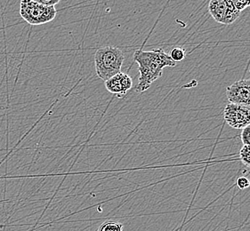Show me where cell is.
Wrapping results in <instances>:
<instances>
[{
    "mask_svg": "<svg viewBox=\"0 0 250 231\" xmlns=\"http://www.w3.org/2000/svg\"><path fill=\"white\" fill-rule=\"evenodd\" d=\"M134 60L138 64L139 78L135 91L142 94L148 90L151 84L162 77L166 67H175L174 60L162 49L144 51L139 49L135 52Z\"/></svg>",
    "mask_w": 250,
    "mask_h": 231,
    "instance_id": "6da1fadb",
    "label": "cell"
},
{
    "mask_svg": "<svg viewBox=\"0 0 250 231\" xmlns=\"http://www.w3.org/2000/svg\"><path fill=\"white\" fill-rule=\"evenodd\" d=\"M125 56L119 47L112 45L100 47L95 54L96 74L102 80H109L121 72Z\"/></svg>",
    "mask_w": 250,
    "mask_h": 231,
    "instance_id": "7a4b0ae2",
    "label": "cell"
},
{
    "mask_svg": "<svg viewBox=\"0 0 250 231\" xmlns=\"http://www.w3.org/2000/svg\"><path fill=\"white\" fill-rule=\"evenodd\" d=\"M57 11L55 6H45L37 0L20 2V15L30 25H42L55 19Z\"/></svg>",
    "mask_w": 250,
    "mask_h": 231,
    "instance_id": "3957f363",
    "label": "cell"
},
{
    "mask_svg": "<svg viewBox=\"0 0 250 231\" xmlns=\"http://www.w3.org/2000/svg\"><path fill=\"white\" fill-rule=\"evenodd\" d=\"M224 118L231 128L243 129L250 125V108L229 103L224 111Z\"/></svg>",
    "mask_w": 250,
    "mask_h": 231,
    "instance_id": "277c9868",
    "label": "cell"
},
{
    "mask_svg": "<svg viewBox=\"0 0 250 231\" xmlns=\"http://www.w3.org/2000/svg\"><path fill=\"white\" fill-rule=\"evenodd\" d=\"M226 96L230 103L250 108V79H241L226 88Z\"/></svg>",
    "mask_w": 250,
    "mask_h": 231,
    "instance_id": "5b68a950",
    "label": "cell"
},
{
    "mask_svg": "<svg viewBox=\"0 0 250 231\" xmlns=\"http://www.w3.org/2000/svg\"><path fill=\"white\" fill-rule=\"evenodd\" d=\"M105 87L110 94L121 98L133 87V78L128 74L120 72L105 81Z\"/></svg>",
    "mask_w": 250,
    "mask_h": 231,
    "instance_id": "8992f818",
    "label": "cell"
},
{
    "mask_svg": "<svg viewBox=\"0 0 250 231\" xmlns=\"http://www.w3.org/2000/svg\"><path fill=\"white\" fill-rule=\"evenodd\" d=\"M227 10L226 0H212L208 4V11L214 20L219 23L224 22L225 14Z\"/></svg>",
    "mask_w": 250,
    "mask_h": 231,
    "instance_id": "52a82bcc",
    "label": "cell"
},
{
    "mask_svg": "<svg viewBox=\"0 0 250 231\" xmlns=\"http://www.w3.org/2000/svg\"><path fill=\"white\" fill-rule=\"evenodd\" d=\"M240 13L241 12L236 9L232 1H227V10H226L223 24L230 25L231 23H233L240 17Z\"/></svg>",
    "mask_w": 250,
    "mask_h": 231,
    "instance_id": "ba28073f",
    "label": "cell"
},
{
    "mask_svg": "<svg viewBox=\"0 0 250 231\" xmlns=\"http://www.w3.org/2000/svg\"><path fill=\"white\" fill-rule=\"evenodd\" d=\"M97 231H124V226L119 221H108L104 222Z\"/></svg>",
    "mask_w": 250,
    "mask_h": 231,
    "instance_id": "9c48e42d",
    "label": "cell"
},
{
    "mask_svg": "<svg viewBox=\"0 0 250 231\" xmlns=\"http://www.w3.org/2000/svg\"><path fill=\"white\" fill-rule=\"evenodd\" d=\"M169 56H170L171 59L176 63V62H180L182 60H185L186 53H185V49L182 47H175L170 51Z\"/></svg>",
    "mask_w": 250,
    "mask_h": 231,
    "instance_id": "30bf717a",
    "label": "cell"
},
{
    "mask_svg": "<svg viewBox=\"0 0 250 231\" xmlns=\"http://www.w3.org/2000/svg\"><path fill=\"white\" fill-rule=\"evenodd\" d=\"M240 158L244 166L250 168V146L243 145L240 149Z\"/></svg>",
    "mask_w": 250,
    "mask_h": 231,
    "instance_id": "8fae6325",
    "label": "cell"
},
{
    "mask_svg": "<svg viewBox=\"0 0 250 231\" xmlns=\"http://www.w3.org/2000/svg\"><path fill=\"white\" fill-rule=\"evenodd\" d=\"M240 138H241V141H242L243 145L250 146V125L246 126L245 128L242 129Z\"/></svg>",
    "mask_w": 250,
    "mask_h": 231,
    "instance_id": "7c38bea8",
    "label": "cell"
},
{
    "mask_svg": "<svg viewBox=\"0 0 250 231\" xmlns=\"http://www.w3.org/2000/svg\"><path fill=\"white\" fill-rule=\"evenodd\" d=\"M233 5L235 6L237 10L241 11L244 10L247 7H250V1L249 0H235V1H232Z\"/></svg>",
    "mask_w": 250,
    "mask_h": 231,
    "instance_id": "4fadbf2b",
    "label": "cell"
},
{
    "mask_svg": "<svg viewBox=\"0 0 250 231\" xmlns=\"http://www.w3.org/2000/svg\"><path fill=\"white\" fill-rule=\"evenodd\" d=\"M236 184L240 190H246V189L250 188V181L247 177L242 176V177L238 178V180L236 181Z\"/></svg>",
    "mask_w": 250,
    "mask_h": 231,
    "instance_id": "5bb4252c",
    "label": "cell"
},
{
    "mask_svg": "<svg viewBox=\"0 0 250 231\" xmlns=\"http://www.w3.org/2000/svg\"><path fill=\"white\" fill-rule=\"evenodd\" d=\"M39 2L45 6H55L60 3V0H39Z\"/></svg>",
    "mask_w": 250,
    "mask_h": 231,
    "instance_id": "9a60e30c",
    "label": "cell"
}]
</instances>
